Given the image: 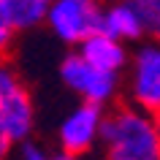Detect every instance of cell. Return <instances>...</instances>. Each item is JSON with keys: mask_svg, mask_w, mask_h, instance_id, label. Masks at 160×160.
Returning a JSON list of instances; mask_svg holds the SVG:
<instances>
[{"mask_svg": "<svg viewBox=\"0 0 160 160\" xmlns=\"http://www.w3.org/2000/svg\"><path fill=\"white\" fill-rule=\"evenodd\" d=\"M98 138L106 147V160H160L158 119L138 106H117L103 114Z\"/></svg>", "mask_w": 160, "mask_h": 160, "instance_id": "obj_1", "label": "cell"}, {"mask_svg": "<svg viewBox=\"0 0 160 160\" xmlns=\"http://www.w3.org/2000/svg\"><path fill=\"white\" fill-rule=\"evenodd\" d=\"M101 0H52L43 22L65 43H79L90 33L101 30Z\"/></svg>", "mask_w": 160, "mask_h": 160, "instance_id": "obj_2", "label": "cell"}, {"mask_svg": "<svg viewBox=\"0 0 160 160\" xmlns=\"http://www.w3.org/2000/svg\"><path fill=\"white\" fill-rule=\"evenodd\" d=\"M33 101L17 71L0 60V125L11 141H25L33 130Z\"/></svg>", "mask_w": 160, "mask_h": 160, "instance_id": "obj_3", "label": "cell"}, {"mask_svg": "<svg viewBox=\"0 0 160 160\" xmlns=\"http://www.w3.org/2000/svg\"><path fill=\"white\" fill-rule=\"evenodd\" d=\"M60 76L73 92H79L90 103H109L111 95L117 92V73L114 71H103V68L90 65L79 52L68 54L60 65Z\"/></svg>", "mask_w": 160, "mask_h": 160, "instance_id": "obj_4", "label": "cell"}, {"mask_svg": "<svg viewBox=\"0 0 160 160\" xmlns=\"http://www.w3.org/2000/svg\"><path fill=\"white\" fill-rule=\"evenodd\" d=\"M130 95L138 109L160 117V43L141 46L133 60V82Z\"/></svg>", "mask_w": 160, "mask_h": 160, "instance_id": "obj_5", "label": "cell"}, {"mask_svg": "<svg viewBox=\"0 0 160 160\" xmlns=\"http://www.w3.org/2000/svg\"><path fill=\"white\" fill-rule=\"evenodd\" d=\"M101 119H103V106L101 103L84 101L79 109H73L65 119H62V128H60L62 152H71L76 158L84 155V152H90L92 144L98 141Z\"/></svg>", "mask_w": 160, "mask_h": 160, "instance_id": "obj_6", "label": "cell"}, {"mask_svg": "<svg viewBox=\"0 0 160 160\" xmlns=\"http://www.w3.org/2000/svg\"><path fill=\"white\" fill-rule=\"evenodd\" d=\"M79 54L90 65L103 68V71H114V73H119L128 62V52L122 46V41L111 38L103 30H95V33L87 35L84 41H79Z\"/></svg>", "mask_w": 160, "mask_h": 160, "instance_id": "obj_7", "label": "cell"}, {"mask_svg": "<svg viewBox=\"0 0 160 160\" xmlns=\"http://www.w3.org/2000/svg\"><path fill=\"white\" fill-rule=\"evenodd\" d=\"M101 30L109 33L111 38H117V41H138V38L144 35L141 19H138V14L133 11V6H130L128 0L103 8Z\"/></svg>", "mask_w": 160, "mask_h": 160, "instance_id": "obj_8", "label": "cell"}, {"mask_svg": "<svg viewBox=\"0 0 160 160\" xmlns=\"http://www.w3.org/2000/svg\"><path fill=\"white\" fill-rule=\"evenodd\" d=\"M6 3H8L14 27L17 30H30V27L43 22L52 0H6Z\"/></svg>", "mask_w": 160, "mask_h": 160, "instance_id": "obj_9", "label": "cell"}, {"mask_svg": "<svg viewBox=\"0 0 160 160\" xmlns=\"http://www.w3.org/2000/svg\"><path fill=\"white\" fill-rule=\"evenodd\" d=\"M128 3L138 14L144 33L160 38V0H128Z\"/></svg>", "mask_w": 160, "mask_h": 160, "instance_id": "obj_10", "label": "cell"}, {"mask_svg": "<svg viewBox=\"0 0 160 160\" xmlns=\"http://www.w3.org/2000/svg\"><path fill=\"white\" fill-rule=\"evenodd\" d=\"M14 33H17V27H14V22H11L8 3L0 0V60L8 54L11 43H14Z\"/></svg>", "mask_w": 160, "mask_h": 160, "instance_id": "obj_11", "label": "cell"}, {"mask_svg": "<svg viewBox=\"0 0 160 160\" xmlns=\"http://www.w3.org/2000/svg\"><path fill=\"white\" fill-rule=\"evenodd\" d=\"M22 160H49V158H46L35 144H27L25 141V147H22Z\"/></svg>", "mask_w": 160, "mask_h": 160, "instance_id": "obj_12", "label": "cell"}, {"mask_svg": "<svg viewBox=\"0 0 160 160\" xmlns=\"http://www.w3.org/2000/svg\"><path fill=\"white\" fill-rule=\"evenodd\" d=\"M11 138H8V133L3 130V125H0V160H6L8 158V152H11Z\"/></svg>", "mask_w": 160, "mask_h": 160, "instance_id": "obj_13", "label": "cell"}, {"mask_svg": "<svg viewBox=\"0 0 160 160\" xmlns=\"http://www.w3.org/2000/svg\"><path fill=\"white\" fill-rule=\"evenodd\" d=\"M49 160H76V155H71V152H60V155H54V158Z\"/></svg>", "mask_w": 160, "mask_h": 160, "instance_id": "obj_14", "label": "cell"}, {"mask_svg": "<svg viewBox=\"0 0 160 160\" xmlns=\"http://www.w3.org/2000/svg\"><path fill=\"white\" fill-rule=\"evenodd\" d=\"M155 119H158V128H160V117H155Z\"/></svg>", "mask_w": 160, "mask_h": 160, "instance_id": "obj_15", "label": "cell"}]
</instances>
